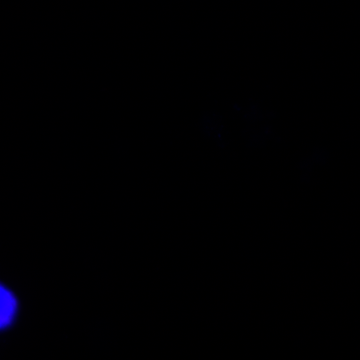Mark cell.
<instances>
[{
  "label": "cell",
  "mask_w": 360,
  "mask_h": 360,
  "mask_svg": "<svg viewBox=\"0 0 360 360\" xmlns=\"http://www.w3.org/2000/svg\"><path fill=\"white\" fill-rule=\"evenodd\" d=\"M18 311V298L13 291L0 283V330H4L13 323Z\"/></svg>",
  "instance_id": "6da1fadb"
}]
</instances>
